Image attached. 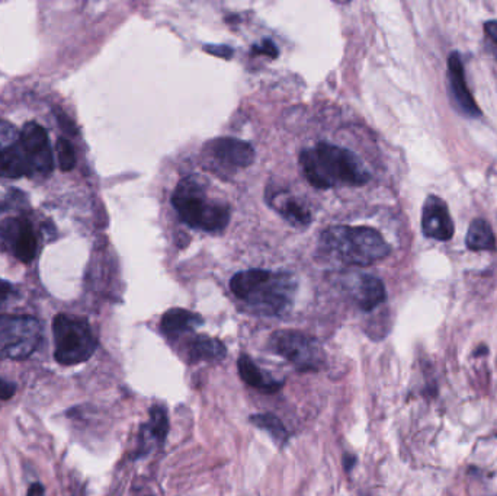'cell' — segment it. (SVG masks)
Returning a JSON list of instances; mask_svg holds the SVG:
<instances>
[{
  "label": "cell",
  "mask_w": 497,
  "mask_h": 496,
  "mask_svg": "<svg viewBox=\"0 0 497 496\" xmlns=\"http://www.w3.org/2000/svg\"><path fill=\"white\" fill-rule=\"evenodd\" d=\"M300 166L305 179L319 190L358 186L369 181V172L355 153L330 143H319L303 150Z\"/></svg>",
  "instance_id": "cell-1"
},
{
  "label": "cell",
  "mask_w": 497,
  "mask_h": 496,
  "mask_svg": "<svg viewBox=\"0 0 497 496\" xmlns=\"http://www.w3.org/2000/svg\"><path fill=\"white\" fill-rule=\"evenodd\" d=\"M230 288L250 310L263 316H280L293 304L297 283L286 272L249 269L237 272L230 281Z\"/></svg>",
  "instance_id": "cell-2"
},
{
  "label": "cell",
  "mask_w": 497,
  "mask_h": 496,
  "mask_svg": "<svg viewBox=\"0 0 497 496\" xmlns=\"http://www.w3.org/2000/svg\"><path fill=\"white\" fill-rule=\"evenodd\" d=\"M321 253L345 265L368 266L391 252L379 230L368 226H333L320 237Z\"/></svg>",
  "instance_id": "cell-3"
},
{
  "label": "cell",
  "mask_w": 497,
  "mask_h": 496,
  "mask_svg": "<svg viewBox=\"0 0 497 496\" xmlns=\"http://www.w3.org/2000/svg\"><path fill=\"white\" fill-rule=\"evenodd\" d=\"M172 204L185 225L210 233L222 232L230 221L229 204L211 201L197 176L183 178L175 188Z\"/></svg>",
  "instance_id": "cell-4"
},
{
  "label": "cell",
  "mask_w": 497,
  "mask_h": 496,
  "mask_svg": "<svg viewBox=\"0 0 497 496\" xmlns=\"http://www.w3.org/2000/svg\"><path fill=\"white\" fill-rule=\"evenodd\" d=\"M54 358L61 366H77L95 354L98 342L91 324L80 317L59 315L53 320Z\"/></svg>",
  "instance_id": "cell-5"
},
{
  "label": "cell",
  "mask_w": 497,
  "mask_h": 496,
  "mask_svg": "<svg viewBox=\"0 0 497 496\" xmlns=\"http://www.w3.org/2000/svg\"><path fill=\"white\" fill-rule=\"evenodd\" d=\"M41 342L43 326L36 317L0 315V358L26 360L40 348Z\"/></svg>",
  "instance_id": "cell-6"
},
{
  "label": "cell",
  "mask_w": 497,
  "mask_h": 496,
  "mask_svg": "<svg viewBox=\"0 0 497 496\" xmlns=\"http://www.w3.org/2000/svg\"><path fill=\"white\" fill-rule=\"evenodd\" d=\"M270 348L301 371H317L324 364L320 342L298 331H278L270 336Z\"/></svg>",
  "instance_id": "cell-7"
},
{
  "label": "cell",
  "mask_w": 497,
  "mask_h": 496,
  "mask_svg": "<svg viewBox=\"0 0 497 496\" xmlns=\"http://www.w3.org/2000/svg\"><path fill=\"white\" fill-rule=\"evenodd\" d=\"M0 245L21 262L36 260L38 252L36 232L29 221L22 218H9L0 225Z\"/></svg>",
  "instance_id": "cell-8"
},
{
  "label": "cell",
  "mask_w": 497,
  "mask_h": 496,
  "mask_svg": "<svg viewBox=\"0 0 497 496\" xmlns=\"http://www.w3.org/2000/svg\"><path fill=\"white\" fill-rule=\"evenodd\" d=\"M20 144L25 151L32 175H48L53 170L54 156L47 131L41 126L28 123L20 134Z\"/></svg>",
  "instance_id": "cell-9"
},
{
  "label": "cell",
  "mask_w": 497,
  "mask_h": 496,
  "mask_svg": "<svg viewBox=\"0 0 497 496\" xmlns=\"http://www.w3.org/2000/svg\"><path fill=\"white\" fill-rule=\"evenodd\" d=\"M422 230L426 237L447 242L452 239L455 227L448 205L442 198L429 195L425 201L422 211Z\"/></svg>",
  "instance_id": "cell-10"
},
{
  "label": "cell",
  "mask_w": 497,
  "mask_h": 496,
  "mask_svg": "<svg viewBox=\"0 0 497 496\" xmlns=\"http://www.w3.org/2000/svg\"><path fill=\"white\" fill-rule=\"evenodd\" d=\"M210 155L222 166L243 169L253 163L254 150L253 147L242 140L231 139V137H222L215 139L207 144Z\"/></svg>",
  "instance_id": "cell-11"
},
{
  "label": "cell",
  "mask_w": 497,
  "mask_h": 496,
  "mask_svg": "<svg viewBox=\"0 0 497 496\" xmlns=\"http://www.w3.org/2000/svg\"><path fill=\"white\" fill-rule=\"evenodd\" d=\"M448 80H450V89L457 104L458 110L471 118H477L482 115V111L478 110L475 99L473 98L464 75V66H462L461 56L457 51L450 54L448 57Z\"/></svg>",
  "instance_id": "cell-12"
},
{
  "label": "cell",
  "mask_w": 497,
  "mask_h": 496,
  "mask_svg": "<svg viewBox=\"0 0 497 496\" xmlns=\"http://www.w3.org/2000/svg\"><path fill=\"white\" fill-rule=\"evenodd\" d=\"M387 297L384 283L374 276H361L353 288V299L356 304L361 307L365 312L374 310L375 307H379L384 303Z\"/></svg>",
  "instance_id": "cell-13"
},
{
  "label": "cell",
  "mask_w": 497,
  "mask_h": 496,
  "mask_svg": "<svg viewBox=\"0 0 497 496\" xmlns=\"http://www.w3.org/2000/svg\"><path fill=\"white\" fill-rule=\"evenodd\" d=\"M238 374L242 380L249 384L250 387H254L262 391L273 393L278 391L282 387L281 382H277L270 375H268L265 371H262L258 366L253 363V360L247 355H242L238 358Z\"/></svg>",
  "instance_id": "cell-14"
},
{
  "label": "cell",
  "mask_w": 497,
  "mask_h": 496,
  "mask_svg": "<svg viewBox=\"0 0 497 496\" xmlns=\"http://www.w3.org/2000/svg\"><path fill=\"white\" fill-rule=\"evenodd\" d=\"M32 175L31 166L25 156V151L18 143L0 153V176L2 178H21Z\"/></svg>",
  "instance_id": "cell-15"
},
{
  "label": "cell",
  "mask_w": 497,
  "mask_h": 496,
  "mask_svg": "<svg viewBox=\"0 0 497 496\" xmlns=\"http://www.w3.org/2000/svg\"><path fill=\"white\" fill-rule=\"evenodd\" d=\"M204 323L202 317L185 309H172L163 315L160 328L166 335H178L191 332Z\"/></svg>",
  "instance_id": "cell-16"
},
{
  "label": "cell",
  "mask_w": 497,
  "mask_h": 496,
  "mask_svg": "<svg viewBox=\"0 0 497 496\" xmlns=\"http://www.w3.org/2000/svg\"><path fill=\"white\" fill-rule=\"evenodd\" d=\"M227 350L221 340L210 336H197L188 345L191 361H220L226 356Z\"/></svg>",
  "instance_id": "cell-17"
},
{
  "label": "cell",
  "mask_w": 497,
  "mask_h": 496,
  "mask_svg": "<svg viewBox=\"0 0 497 496\" xmlns=\"http://www.w3.org/2000/svg\"><path fill=\"white\" fill-rule=\"evenodd\" d=\"M466 242L470 250L494 252L497 249L493 229L484 218H475L471 221Z\"/></svg>",
  "instance_id": "cell-18"
},
{
  "label": "cell",
  "mask_w": 497,
  "mask_h": 496,
  "mask_svg": "<svg viewBox=\"0 0 497 496\" xmlns=\"http://www.w3.org/2000/svg\"><path fill=\"white\" fill-rule=\"evenodd\" d=\"M273 207H275L277 211L293 226L304 227L310 225L312 221L310 211H308L297 200L273 195Z\"/></svg>",
  "instance_id": "cell-19"
},
{
  "label": "cell",
  "mask_w": 497,
  "mask_h": 496,
  "mask_svg": "<svg viewBox=\"0 0 497 496\" xmlns=\"http://www.w3.org/2000/svg\"><path fill=\"white\" fill-rule=\"evenodd\" d=\"M250 422L258 428L269 433L278 444H285L288 439V431L281 419L272 414H258L250 416Z\"/></svg>",
  "instance_id": "cell-20"
},
{
  "label": "cell",
  "mask_w": 497,
  "mask_h": 496,
  "mask_svg": "<svg viewBox=\"0 0 497 496\" xmlns=\"http://www.w3.org/2000/svg\"><path fill=\"white\" fill-rule=\"evenodd\" d=\"M146 430L159 444H163L166 441L169 433V418L163 406L154 405L150 409V422L147 423Z\"/></svg>",
  "instance_id": "cell-21"
},
{
  "label": "cell",
  "mask_w": 497,
  "mask_h": 496,
  "mask_svg": "<svg viewBox=\"0 0 497 496\" xmlns=\"http://www.w3.org/2000/svg\"><path fill=\"white\" fill-rule=\"evenodd\" d=\"M57 156H59V165L61 170L67 172V170H72L76 165V156H75V149L67 139H61L57 142Z\"/></svg>",
  "instance_id": "cell-22"
},
{
  "label": "cell",
  "mask_w": 497,
  "mask_h": 496,
  "mask_svg": "<svg viewBox=\"0 0 497 496\" xmlns=\"http://www.w3.org/2000/svg\"><path fill=\"white\" fill-rule=\"evenodd\" d=\"M20 134L21 133H18L15 126H12L8 121H3V119H0V153L18 143Z\"/></svg>",
  "instance_id": "cell-23"
},
{
  "label": "cell",
  "mask_w": 497,
  "mask_h": 496,
  "mask_svg": "<svg viewBox=\"0 0 497 496\" xmlns=\"http://www.w3.org/2000/svg\"><path fill=\"white\" fill-rule=\"evenodd\" d=\"M16 299V290L13 285L0 278V309H3Z\"/></svg>",
  "instance_id": "cell-24"
},
{
  "label": "cell",
  "mask_w": 497,
  "mask_h": 496,
  "mask_svg": "<svg viewBox=\"0 0 497 496\" xmlns=\"http://www.w3.org/2000/svg\"><path fill=\"white\" fill-rule=\"evenodd\" d=\"M486 38L489 40V48L497 60V21H489L484 24Z\"/></svg>",
  "instance_id": "cell-25"
},
{
  "label": "cell",
  "mask_w": 497,
  "mask_h": 496,
  "mask_svg": "<svg viewBox=\"0 0 497 496\" xmlns=\"http://www.w3.org/2000/svg\"><path fill=\"white\" fill-rule=\"evenodd\" d=\"M16 384L0 377V400H9L15 396Z\"/></svg>",
  "instance_id": "cell-26"
},
{
  "label": "cell",
  "mask_w": 497,
  "mask_h": 496,
  "mask_svg": "<svg viewBox=\"0 0 497 496\" xmlns=\"http://www.w3.org/2000/svg\"><path fill=\"white\" fill-rule=\"evenodd\" d=\"M205 50L208 51V53L218 56L221 59H229L233 56V48L229 45H207Z\"/></svg>",
  "instance_id": "cell-27"
},
{
  "label": "cell",
  "mask_w": 497,
  "mask_h": 496,
  "mask_svg": "<svg viewBox=\"0 0 497 496\" xmlns=\"http://www.w3.org/2000/svg\"><path fill=\"white\" fill-rule=\"evenodd\" d=\"M253 50L258 51V53H261V54H266L272 59H275L278 56V48L275 47V44H273L272 41H268V40L263 41L262 45H254Z\"/></svg>",
  "instance_id": "cell-28"
},
{
  "label": "cell",
  "mask_w": 497,
  "mask_h": 496,
  "mask_svg": "<svg viewBox=\"0 0 497 496\" xmlns=\"http://www.w3.org/2000/svg\"><path fill=\"white\" fill-rule=\"evenodd\" d=\"M26 496H45V489L41 483L36 482L29 486Z\"/></svg>",
  "instance_id": "cell-29"
},
{
  "label": "cell",
  "mask_w": 497,
  "mask_h": 496,
  "mask_svg": "<svg viewBox=\"0 0 497 496\" xmlns=\"http://www.w3.org/2000/svg\"><path fill=\"white\" fill-rule=\"evenodd\" d=\"M355 465V457H352V456H346L345 457V469L349 472L351 470V467Z\"/></svg>",
  "instance_id": "cell-30"
}]
</instances>
